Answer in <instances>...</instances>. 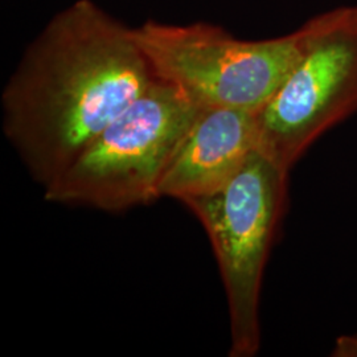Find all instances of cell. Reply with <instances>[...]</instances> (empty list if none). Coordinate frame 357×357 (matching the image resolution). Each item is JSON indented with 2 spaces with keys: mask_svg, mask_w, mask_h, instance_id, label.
I'll return each instance as SVG.
<instances>
[{
  "mask_svg": "<svg viewBox=\"0 0 357 357\" xmlns=\"http://www.w3.org/2000/svg\"><path fill=\"white\" fill-rule=\"evenodd\" d=\"M158 78L131 28L77 0L47 24L8 79L3 131L45 188Z\"/></svg>",
  "mask_w": 357,
  "mask_h": 357,
  "instance_id": "6da1fadb",
  "label": "cell"
},
{
  "mask_svg": "<svg viewBox=\"0 0 357 357\" xmlns=\"http://www.w3.org/2000/svg\"><path fill=\"white\" fill-rule=\"evenodd\" d=\"M199 110L158 78L44 188L45 200L121 212L159 199L167 167Z\"/></svg>",
  "mask_w": 357,
  "mask_h": 357,
  "instance_id": "7a4b0ae2",
  "label": "cell"
},
{
  "mask_svg": "<svg viewBox=\"0 0 357 357\" xmlns=\"http://www.w3.org/2000/svg\"><path fill=\"white\" fill-rule=\"evenodd\" d=\"M287 175L255 150L221 188L183 203L203 225L216 255L229 310L231 357H253L261 348L262 280L286 206Z\"/></svg>",
  "mask_w": 357,
  "mask_h": 357,
  "instance_id": "3957f363",
  "label": "cell"
},
{
  "mask_svg": "<svg viewBox=\"0 0 357 357\" xmlns=\"http://www.w3.org/2000/svg\"><path fill=\"white\" fill-rule=\"evenodd\" d=\"M132 33L156 76L199 107L258 113L302 52L301 28L280 38L241 40L206 23L147 22Z\"/></svg>",
  "mask_w": 357,
  "mask_h": 357,
  "instance_id": "277c9868",
  "label": "cell"
},
{
  "mask_svg": "<svg viewBox=\"0 0 357 357\" xmlns=\"http://www.w3.org/2000/svg\"><path fill=\"white\" fill-rule=\"evenodd\" d=\"M302 52L258 113V150L290 172L307 150L357 113V6L319 13L301 26Z\"/></svg>",
  "mask_w": 357,
  "mask_h": 357,
  "instance_id": "5b68a950",
  "label": "cell"
},
{
  "mask_svg": "<svg viewBox=\"0 0 357 357\" xmlns=\"http://www.w3.org/2000/svg\"><path fill=\"white\" fill-rule=\"evenodd\" d=\"M255 150L257 113L200 107L167 167L159 195L185 203L216 191L241 169Z\"/></svg>",
  "mask_w": 357,
  "mask_h": 357,
  "instance_id": "8992f818",
  "label": "cell"
},
{
  "mask_svg": "<svg viewBox=\"0 0 357 357\" xmlns=\"http://www.w3.org/2000/svg\"><path fill=\"white\" fill-rule=\"evenodd\" d=\"M332 356L357 357V333L337 337L332 349Z\"/></svg>",
  "mask_w": 357,
  "mask_h": 357,
  "instance_id": "52a82bcc",
  "label": "cell"
}]
</instances>
